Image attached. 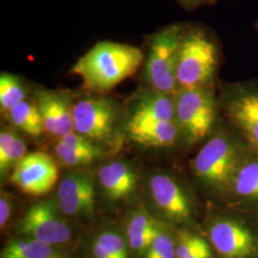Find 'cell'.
I'll use <instances>...</instances> for the list:
<instances>
[{
  "label": "cell",
  "instance_id": "cell-25",
  "mask_svg": "<svg viewBox=\"0 0 258 258\" xmlns=\"http://www.w3.org/2000/svg\"><path fill=\"white\" fill-rule=\"evenodd\" d=\"M144 256L145 258H176L175 240L166 231L164 227L159 231Z\"/></svg>",
  "mask_w": 258,
  "mask_h": 258
},
{
  "label": "cell",
  "instance_id": "cell-26",
  "mask_svg": "<svg viewBox=\"0 0 258 258\" xmlns=\"http://www.w3.org/2000/svg\"><path fill=\"white\" fill-rule=\"evenodd\" d=\"M207 245L208 242L197 234L181 232L176 242V258H184Z\"/></svg>",
  "mask_w": 258,
  "mask_h": 258
},
{
  "label": "cell",
  "instance_id": "cell-6",
  "mask_svg": "<svg viewBox=\"0 0 258 258\" xmlns=\"http://www.w3.org/2000/svg\"><path fill=\"white\" fill-rule=\"evenodd\" d=\"M120 113L119 102L109 97L81 99L72 106L75 132L92 142L111 143Z\"/></svg>",
  "mask_w": 258,
  "mask_h": 258
},
{
  "label": "cell",
  "instance_id": "cell-29",
  "mask_svg": "<svg viewBox=\"0 0 258 258\" xmlns=\"http://www.w3.org/2000/svg\"><path fill=\"white\" fill-rule=\"evenodd\" d=\"M184 258H212V249L210 245L208 244L207 246L203 247L202 249H197L190 254Z\"/></svg>",
  "mask_w": 258,
  "mask_h": 258
},
{
  "label": "cell",
  "instance_id": "cell-11",
  "mask_svg": "<svg viewBox=\"0 0 258 258\" xmlns=\"http://www.w3.org/2000/svg\"><path fill=\"white\" fill-rule=\"evenodd\" d=\"M148 186L157 210L166 219L176 223L191 220L194 212L192 200L174 178L157 173L150 178Z\"/></svg>",
  "mask_w": 258,
  "mask_h": 258
},
{
  "label": "cell",
  "instance_id": "cell-28",
  "mask_svg": "<svg viewBox=\"0 0 258 258\" xmlns=\"http://www.w3.org/2000/svg\"><path fill=\"white\" fill-rule=\"evenodd\" d=\"M181 8L186 12H194L202 7L213 6L217 3V0H176Z\"/></svg>",
  "mask_w": 258,
  "mask_h": 258
},
{
  "label": "cell",
  "instance_id": "cell-15",
  "mask_svg": "<svg viewBox=\"0 0 258 258\" xmlns=\"http://www.w3.org/2000/svg\"><path fill=\"white\" fill-rule=\"evenodd\" d=\"M99 181L110 201H120L135 192L137 174L132 166L122 161H113L99 170Z\"/></svg>",
  "mask_w": 258,
  "mask_h": 258
},
{
  "label": "cell",
  "instance_id": "cell-24",
  "mask_svg": "<svg viewBox=\"0 0 258 258\" xmlns=\"http://www.w3.org/2000/svg\"><path fill=\"white\" fill-rule=\"evenodd\" d=\"M55 152L59 161L67 166H82L92 163L94 160L102 156V150L99 147L92 149L73 148L57 141Z\"/></svg>",
  "mask_w": 258,
  "mask_h": 258
},
{
  "label": "cell",
  "instance_id": "cell-5",
  "mask_svg": "<svg viewBox=\"0 0 258 258\" xmlns=\"http://www.w3.org/2000/svg\"><path fill=\"white\" fill-rule=\"evenodd\" d=\"M176 122L190 143L206 138L217 116L219 102L212 86L181 88L174 95Z\"/></svg>",
  "mask_w": 258,
  "mask_h": 258
},
{
  "label": "cell",
  "instance_id": "cell-12",
  "mask_svg": "<svg viewBox=\"0 0 258 258\" xmlns=\"http://www.w3.org/2000/svg\"><path fill=\"white\" fill-rule=\"evenodd\" d=\"M35 101L42 116L44 131L61 138L74 132L72 98L65 92L39 89L35 93Z\"/></svg>",
  "mask_w": 258,
  "mask_h": 258
},
{
  "label": "cell",
  "instance_id": "cell-27",
  "mask_svg": "<svg viewBox=\"0 0 258 258\" xmlns=\"http://www.w3.org/2000/svg\"><path fill=\"white\" fill-rule=\"evenodd\" d=\"M13 210V203L11 196L2 191L0 197V225L3 228L10 219Z\"/></svg>",
  "mask_w": 258,
  "mask_h": 258
},
{
  "label": "cell",
  "instance_id": "cell-10",
  "mask_svg": "<svg viewBox=\"0 0 258 258\" xmlns=\"http://www.w3.org/2000/svg\"><path fill=\"white\" fill-rule=\"evenodd\" d=\"M57 177L54 159L45 152L35 151L26 154L14 167L11 182L24 194L41 196L55 186Z\"/></svg>",
  "mask_w": 258,
  "mask_h": 258
},
{
  "label": "cell",
  "instance_id": "cell-7",
  "mask_svg": "<svg viewBox=\"0 0 258 258\" xmlns=\"http://www.w3.org/2000/svg\"><path fill=\"white\" fill-rule=\"evenodd\" d=\"M221 93L225 116L258 150V83L225 84Z\"/></svg>",
  "mask_w": 258,
  "mask_h": 258
},
{
  "label": "cell",
  "instance_id": "cell-23",
  "mask_svg": "<svg viewBox=\"0 0 258 258\" xmlns=\"http://www.w3.org/2000/svg\"><path fill=\"white\" fill-rule=\"evenodd\" d=\"M93 255L95 258H128L125 240L112 231L100 232L94 240Z\"/></svg>",
  "mask_w": 258,
  "mask_h": 258
},
{
  "label": "cell",
  "instance_id": "cell-21",
  "mask_svg": "<svg viewBox=\"0 0 258 258\" xmlns=\"http://www.w3.org/2000/svg\"><path fill=\"white\" fill-rule=\"evenodd\" d=\"M26 155V145L12 128H2L0 132V173L5 177Z\"/></svg>",
  "mask_w": 258,
  "mask_h": 258
},
{
  "label": "cell",
  "instance_id": "cell-1",
  "mask_svg": "<svg viewBox=\"0 0 258 258\" xmlns=\"http://www.w3.org/2000/svg\"><path fill=\"white\" fill-rule=\"evenodd\" d=\"M144 60L139 47L101 41L77 60L70 74L79 76L86 90L103 94L135 74Z\"/></svg>",
  "mask_w": 258,
  "mask_h": 258
},
{
  "label": "cell",
  "instance_id": "cell-19",
  "mask_svg": "<svg viewBox=\"0 0 258 258\" xmlns=\"http://www.w3.org/2000/svg\"><path fill=\"white\" fill-rule=\"evenodd\" d=\"M230 188L240 200L258 207V159L243 162Z\"/></svg>",
  "mask_w": 258,
  "mask_h": 258
},
{
  "label": "cell",
  "instance_id": "cell-16",
  "mask_svg": "<svg viewBox=\"0 0 258 258\" xmlns=\"http://www.w3.org/2000/svg\"><path fill=\"white\" fill-rule=\"evenodd\" d=\"M123 128L133 142L148 148H167L175 144L179 127L176 121L124 122Z\"/></svg>",
  "mask_w": 258,
  "mask_h": 258
},
{
  "label": "cell",
  "instance_id": "cell-18",
  "mask_svg": "<svg viewBox=\"0 0 258 258\" xmlns=\"http://www.w3.org/2000/svg\"><path fill=\"white\" fill-rule=\"evenodd\" d=\"M10 123L30 136H39L44 132L42 116L36 101L25 100L4 114Z\"/></svg>",
  "mask_w": 258,
  "mask_h": 258
},
{
  "label": "cell",
  "instance_id": "cell-13",
  "mask_svg": "<svg viewBox=\"0 0 258 258\" xmlns=\"http://www.w3.org/2000/svg\"><path fill=\"white\" fill-rule=\"evenodd\" d=\"M95 191L92 176L87 172H74L64 178L57 189L58 210L68 216L92 214Z\"/></svg>",
  "mask_w": 258,
  "mask_h": 258
},
{
  "label": "cell",
  "instance_id": "cell-8",
  "mask_svg": "<svg viewBox=\"0 0 258 258\" xmlns=\"http://www.w3.org/2000/svg\"><path fill=\"white\" fill-rule=\"evenodd\" d=\"M18 232L52 246L66 244L72 238L70 227L51 200L33 204L18 223Z\"/></svg>",
  "mask_w": 258,
  "mask_h": 258
},
{
  "label": "cell",
  "instance_id": "cell-9",
  "mask_svg": "<svg viewBox=\"0 0 258 258\" xmlns=\"http://www.w3.org/2000/svg\"><path fill=\"white\" fill-rule=\"evenodd\" d=\"M209 236L222 258H250L257 251V235L247 224L232 217L213 220Z\"/></svg>",
  "mask_w": 258,
  "mask_h": 258
},
{
  "label": "cell",
  "instance_id": "cell-14",
  "mask_svg": "<svg viewBox=\"0 0 258 258\" xmlns=\"http://www.w3.org/2000/svg\"><path fill=\"white\" fill-rule=\"evenodd\" d=\"M124 122L176 121L174 96L148 88L135 94L130 100Z\"/></svg>",
  "mask_w": 258,
  "mask_h": 258
},
{
  "label": "cell",
  "instance_id": "cell-2",
  "mask_svg": "<svg viewBox=\"0 0 258 258\" xmlns=\"http://www.w3.org/2000/svg\"><path fill=\"white\" fill-rule=\"evenodd\" d=\"M223 60L220 39L202 24H186L177 57L179 89L212 86Z\"/></svg>",
  "mask_w": 258,
  "mask_h": 258
},
{
  "label": "cell",
  "instance_id": "cell-3",
  "mask_svg": "<svg viewBox=\"0 0 258 258\" xmlns=\"http://www.w3.org/2000/svg\"><path fill=\"white\" fill-rule=\"evenodd\" d=\"M186 23H174L147 37L144 77L148 88L174 96L179 90L176 78L177 57Z\"/></svg>",
  "mask_w": 258,
  "mask_h": 258
},
{
  "label": "cell",
  "instance_id": "cell-20",
  "mask_svg": "<svg viewBox=\"0 0 258 258\" xmlns=\"http://www.w3.org/2000/svg\"><path fill=\"white\" fill-rule=\"evenodd\" d=\"M1 258H63L55 246L27 238L13 240L3 248Z\"/></svg>",
  "mask_w": 258,
  "mask_h": 258
},
{
  "label": "cell",
  "instance_id": "cell-4",
  "mask_svg": "<svg viewBox=\"0 0 258 258\" xmlns=\"http://www.w3.org/2000/svg\"><path fill=\"white\" fill-rule=\"evenodd\" d=\"M239 146L229 136L218 134L209 140L192 161L197 179L212 190L231 187L233 178L243 164Z\"/></svg>",
  "mask_w": 258,
  "mask_h": 258
},
{
  "label": "cell",
  "instance_id": "cell-17",
  "mask_svg": "<svg viewBox=\"0 0 258 258\" xmlns=\"http://www.w3.org/2000/svg\"><path fill=\"white\" fill-rule=\"evenodd\" d=\"M163 226L145 210H138L129 217L126 237L129 247L138 254L145 255Z\"/></svg>",
  "mask_w": 258,
  "mask_h": 258
},
{
  "label": "cell",
  "instance_id": "cell-22",
  "mask_svg": "<svg viewBox=\"0 0 258 258\" xmlns=\"http://www.w3.org/2000/svg\"><path fill=\"white\" fill-rule=\"evenodd\" d=\"M27 90L25 84L19 76L1 73L0 76V108L6 114L20 102L26 100Z\"/></svg>",
  "mask_w": 258,
  "mask_h": 258
},
{
  "label": "cell",
  "instance_id": "cell-30",
  "mask_svg": "<svg viewBox=\"0 0 258 258\" xmlns=\"http://www.w3.org/2000/svg\"><path fill=\"white\" fill-rule=\"evenodd\" d=\"M254 28H255V30L258 32V21H256V22L254 23Z\"/></svg>",
  "mask_w": 258,
  "mask_h": 258
}]
</instances>
